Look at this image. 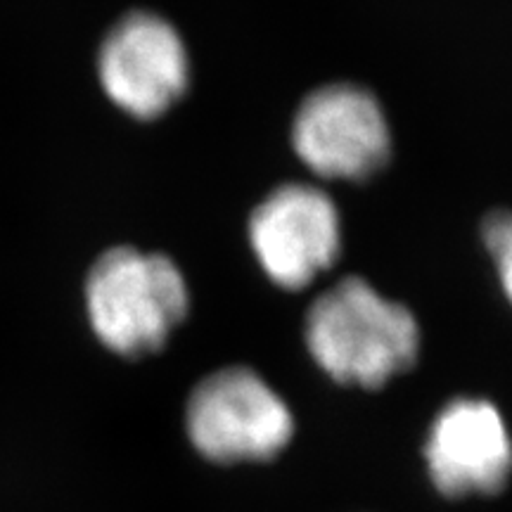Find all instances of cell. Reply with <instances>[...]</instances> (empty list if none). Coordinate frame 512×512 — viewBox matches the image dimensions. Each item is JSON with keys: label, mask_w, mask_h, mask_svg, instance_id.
<instances>
[{"label": "cell", "mask_w": 512, "mask_h": 512, "mask_svg": "<svg viewBox=\"0 0 512 512\" xmlns=\"http://www.w3.org/2000/svg\"><path fill=\"white\" fill-rule=\"evenodd\" d=\"M306 344L332 380L377 389L413 366L420 328L406 306L366 280L347 278L306 313Z\"/></svg>", "instance_id": "6da1fadb"}, {"label": "cell", "mask_w": 512, "mask_h": 512, "mask_svg": "<svg viewBox=\"0 0 512 512\" xmlns=\"http://www.w3.org/2000/svg\"><path fill=\"white\" fill-rule=\"evenodd\" d=\"M190 306L185 278L171 259L114 247L86 280L91 328L114 354L138 358L162 349Z\"/></svg>", "instance_id": "7a4b0ae2"}, {"label": "cell", "mask_w": 512, "mask_h": 512, "mask_svg": "<svg viewBox=\"0 0 512 512\" xmlns=\"http://www.w3.org/2000/svg\"><path fill=\"white\" fill-rule=\"evenodd\" d=\"M185 422L197 451L226 465L271 460L294 434L283 396L249 368L204 377L190 394Z\"/></svg>", "instance_id": "3957f363"}, {"label": "cell", "mask_w": 512, "mask_h": 512, "mask_svg": "<svg viewBox=\"0 0 512 512\" xmlns=\"http://www.w3.org/2000/svg\"><path fill=\"white\" fill-rule=\"evenodd\" d=\"M297 157L323 178L363 181L389 157V126L368 91L335 83L313 91L292 126Z\"/></svg>", "instance_id": "277c9868"}, {"label": "cell", "mask_w": 512, "mask_h": 512, "mask_svg": "<svg viewBox=\"0 0 512 512\" xmlns=\"http://www.w3.org/2000/svg\"><path fill=\"white\" fill-rule=\"evenodd\" d=\"M249 242L275 285L302 290L337 261L342 223L335 202L323 190L283 185L254 209Z\"/></svg>", "instance_id": "5b68a950"}, {"label": "cell", "mask_w": 512, "mask_h": 512, "mask_svg": "<svg viewBox=\"0 0 512 512\" xmlns=\"http://www.w3.org/2000/svg\"><path fill=\"white\" fill-rule=\"evenodd\" d=\"M98 69L114 105L140 119L169 110L185 93L190 76L178 31L150 12H133L107 34Z\"/></svg>", "instance_id": "8992f818"}, {"label": "cell", "mask_w": 512, "mask_h": 512, "mask_svg": "<svg viewBox=\"0 0 512 512\" xmlns=\"http://www.w3.org/2000/svg\"><path fill=\"white\" fill-rule=\"evenodd\" d=\"M425 460L444 496L498 494L510 475V441L498 408L484 399L448 403L427 434Z\"/></svg>", "instance_id": "52a82bcc"}, {"label": "cell", "mask_w": 512, "mask_h": 512, "mask_svg": "<svg viewBox=\"0 0 512 512\" xmlns=\"http://www.w3.org/2000/svg\"><path fill=\"white\" fill-rule=\"evenodd\" d=\"M486 245H489L494 259H498V268H501L503 287L510 290V219L508 214L498 211L489 219L484 228Z\"/></svg>", "instance_id": "ba28073f"}]
</instances>
